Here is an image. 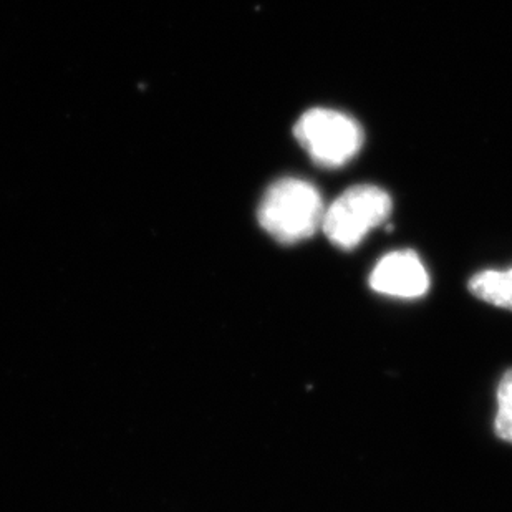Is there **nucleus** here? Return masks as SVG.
<instances>
[{"label":"nucleus","instance_id":"f257e3e1","mask_svg":"<svg viewBox=\"0 0 512 512\" xmlns=\"http://www.w3.org/2000/svg\"><path fill=\"white\" fill-rule=\"evenodd\" d=\"M324 201L314 184L300 178L277 179L262 196L257 218L281 244H297L322 228Z\"/></svg>","mask_w":512,"mask_h":512},{"label":"nucleus","instance_id":"f03ea898","mask_svg":"<svg viewBox=\"0 0 512 512\" xmlns=\"http://www.w3.org/2000/svg\"><path fill=\"white\" fill-rule=\"evenodd\" d=\"M392 209V198L385 189L357 184L325 209L322 229L334 246L350 251L360 246L368 232L387 223Z\"/></svg>","mask_w":512,"mask_h":512},{"label":"nucleus","instance_id":"7ed1b4c3","mask_svg":"<svg viewBox=\"0 0 512 512\" xmlns=\"http://www.w3.org/2000/svg\"><path fill=\"white\" fill-rule=\"evenodd\" d=\"M294 135L310 158L322 168H340L358 155L363 146V130L352 116L312 108L295 123Z\"/></svg>","mask_w":512,"mask_h":512},{"label":"nucleus","instance_id":"20e7f679","mask_svg":"<svg viewBox=\"0 0 512 512\" xmlns=\"http://www.w3.org/2000/svg\"><path fill=\"white\" fill-rule=\"evenodd\" d=\"M370 287L388 297L420 299L430 289V276L416 252L393 251L373 267Z\"/></svg>","mask_w":512,"mask_h":512},{"label":"nucleus","instance_id":"39448f33","mask_svg":"<svg viewBox=\"0 0 512 512\" xmlns=\"http://www.w3.org/2000/svg\"><path fill=\"white\" fill-rule=\"evenodd\" d=\"M474 297L499 309L512 310V269L474 274L468 284Z\"/></svg>","mask_w":512,"mask_h":512},{"label":"nucleus","instance_id":"423d86ee","mask_svg":"<svg viewBox=\"0 0 512 512\" xmlns=\"http://www.w3.org/2000/svg\"><path fill=\"white\" fill-rule=\"evenodd\" d=\"M494 431L501 440L512 445V368L504 373L498 387V411Z\"/></svg>","mask_w":512,"mask_h":512}]
</instances>
